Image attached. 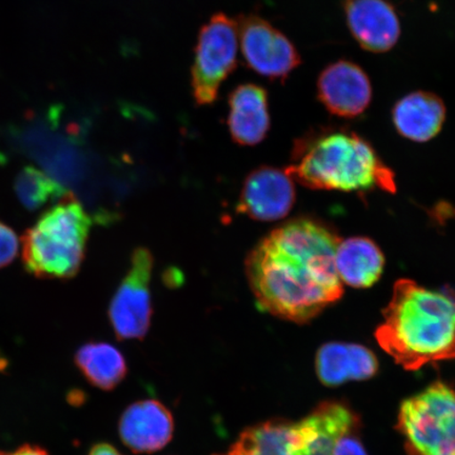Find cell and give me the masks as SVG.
<instances>
[{"label": "cell", "instance_id": "cell-1", "mask_svg": "<svg viewBox=\"0 0 455 455\" xmlns=\"http://www.w3.org/2000/svg\"><path fill=\"white\" fill-rule=\"evenodd\" d=\"M340 238L326 225L297 219L278 227L252 249L244 268L261 311L306 323L343 295L335 268Z\"/></svg>", "mask_w": 455, "mask_h": 455}, {"label": "cell", "instance_id": "cell-2", "mask_svg": "<svg viewBox=\"0 0 455 455\" xmlns=\"http://www.w3.org/2000/svg\"><path fill=\"white\" fill-rule=\"evenodd\" d=\"M375 332L378 343L406 370L455 357V297L396 282Z\"/></svg>", "mask_w": 455, "mask_h": 455}, {"label": "cell", "instance_id": "cell-3", "mask_svg": "<svg viewBox=\"0 0 455 455\" xmlns=\"http://www.w3.org/2000/svg\"><path fill=\"white\" fill-rule=\"evenodd\" d=\"M292 180L316 190L345 192L379 189L395 192V175L373 148L355 133L337 131L298 142Z\"/></svg>", "mask_w": 455, "mask_h": 455}, {"label": "cell", "instance_id": "cell-4", "mask_svg": "<svg viewBox=\"0 0 455 455\" xmlns=\"http://www.w3.org/2000/svg\"><path fill=\"white\" fill-rule=\"evenodd\" d=\"M92 218L72 195L41 215L21 238L27 272L37 278L69 280L84 263Z\"/></svg>", "mask_w": 455, "mask_h": 455}, {"label": "cell", "instance_id": "cell-5", "mask_svg": "<svg viewBox=\"0 0 455 455\" xmlns=\"http://www.w3.org/2000/svg\"><path fill=\"white\" fill-rule=\"evenodd\" d=\"M357 424L348 407L327 402L298 422L270 420L255 425L220 455H332L335 443L352 434Z\"/></svg>", "mask_w": 455, "mask_h": 455}, {"label": "cell", "instance_id": "cell-6", "mask_svg": "<svg viewBox=\"0 0 455 455\" xmlns=\"http://www.w3.org/2000/svg\"><path fill=\"white\" fill-rule=\"evenodd\" d=\"M397 429L409 455H455V389L437 382L402 403Z\"/></svg>", "mask_w": 455, "mask_h": 455}, {"label": "cell", "instance_id": "cell-7", "mask_svg": "<svg viewBox=\"0 0 455 455\" xmlns=\"http://www.w3.org/2000/svg\"><path fill=\"white\" fill-rule=\"evenodd\" d=\"M237 24L224 13H216L198 33L191 69L193 99L198 106H212L221 84L237 68Z\"/></svg>", "mask_w": 455, "mask_h": 455}, {"label": "cell", "instance_id": "cell-8", "mask_svg": "<svg viewBox=\"0 0 455 455\" xmlns=\"http://www.w3.org/2000/svg\"><path fill=\"white\" fill-rule=\"evenodd\" d=\"M153 264L149 250L136 249L127 275L111 299L110 323L119 339H140L149 331L153 312L150 290Z\"/></svg>", "mask_w": 455, "mask_h": 455}, {"label": "cell", "instance_id": "cell-9", "mask_svg": "<svg viewBox=\"0 0 455 455\" xmlns=\"http://www.w3.org/2000/svg\"><path fill=\"white\" fill-rule=\"evenodd\" d=\"M237 31L246 66L259 76L283 83L300 65L294 44L261 17L240 16Z\"/></svg>", "mask_w": 455, "mask_h": 455}, {"label": "cell", "instance_id": "cell-10", "mask_svg": "<svg viewBox=\"0 0 455 455\" xmlns=\"http://www.w3.org/2000/svg\"><path fill=\"white\" fill-rule=\"evenodd\" d=\"M295 188L286 170L255 169L244 180L237 212L259 221L282 220L291 212Z\"/></svg>", "mask_w": 455, "mask_h": 455}, {"label": "cell", "instance_id": "cell-11", "mask_svg": "<svg viewBox=\"0 0 455 455\" xmlns=\"http://www.w3.org/2000/svg\"><path fill=\"white\" fill-rule=\"evenodd\" d=\"M317 96L334 116L355 118L365 112L371 102L372 85L360 66L339 60L321 73Z\"/></svg>", "mask_w": 455, "mask_h": 455}, {"label": "cell", "instance_id": "cell-12", "mask_svg": "<svg viewBox=\"0 0 455 455\" xmlns=\"http://www.w3.org/2000/svg\"><path fill=\"white\" fill-rule=\"evenodd\" d=\"M345 12L352 36L369 52H388L401 36L400 20L386 0H345Z\"/></svg>", "mask_w": 455, "mask_h": 455}, {"label": "cell", "instance_id": "cell-13", "mask_svg": "<svg viewBox=\"0 0 455 455\" xmlns=\"http://www.w3.org/2000/svg\"><path fill=\"white\" fill-rule=\"evenodd\" d=\"M173 431L172 414L156 400L132 403L119 422L122 441L135 453L161 451L172 439Z\"/></svg>", "mask_w": 455, "mask_h": 455}, {"label": "cell", "instance_id": "cell-14", "mask_svg": "<svg viewBox=\"0 0 455 455\" xmlns=\"http://www.w3.org/2000/svg\"><path fill=\"white\" fill-rule=\"evenodd\" d=\"M228 128L241 146L260 144L270 130L268 93L255 84H242L231 91Z\"/></svg>", "mask_w": 455, "mask_h": 455}, {"label": "cell", "instance_id": "cell-15", "mask_svg": "<svg viewBox=\"0 0 455 455\" xmlns=\"http://www.w3.org/2000/svg\"><path fill=\"white\" fill-rule=\"evenodd\" d=\"M446 119V107L439 96L418 91L398 100L392 111L397 132L403 138L426 142L440 133Z\"/></svg>", "mask_w": 455, "mask_h": 455}, {"label": "cell", "instance_id": "cell-16", "mask_svg": "<svg viewBox=\"0 0 455 455\" xmlns=\"http://www.w3.org/2000/svg\"><path fill=\"white\" fill-rule=\"evenodd\" d=\"M377 357L366 347L330 343L321 347L316 355V372L323 384L334 387L348 380H363L377 373Z\"/></svg>", "mask_w": 455, "mask_h": 455}, {"label": "cell", "instance_id": "cell-17", "mask_svg": "<svg viewBox=\"0 0 455 455\" xmlns=\"http://www.w3.org/2000/svg\"><path fill=\"white\" fill-rule=\"evenodd\" d=\"M385 259L377 243L366 237H351L339 243L335 268L341 283L369 288L379 280Z\"/></svg>", "mask_w": 455, "mask_h": 455}, {"label": "cell", "instance_id": "cell-18", "mask_svg": "<svg viewBox=\"0 0 455 455\" xmlns=\"http://www.w3.org/2000/svg\"><path fill=\"white\" fill-rule=\"evenodd\" d=\"M76 361L85 379L100 389L112 390L126 378V360L110 344H85L77 351Z\"/></svg>", "mask_w": 455, "mask_h": 455}, {"label": "cell", "instance_id": "cell-19", "mask_svg": "<svg viewBox=\"0 0 455 455\" xmlns=\"http://www.w3.org/2000/svg\"><path fill=\"white\" fill-rule=\"evenodd\" d=\"M14 188L17 198L28 212H37L68 195L64 187L34 166H26L20 171Z\"/></svg>", "mask_w": 455, "mask_h": 455}, {"label": "cell", "instance_id": "cell-20", "mask_svg": "<svg viewBox=\"0 0 455 455\" xmlns=\"http://www.w3.org/2000/svg\"><path fill=\"white\" fill-rule=\"evenodd\" d=\"M20 240L12 228L0 221V269L9 266L20 252Z\"/></svg>", "mask_w": 455, "mask_h": 455}, {"label": "cell", "instance_id": "cell-21", "mask_svg": "<svg viewBox=\"0 0 455 455\" xmlns=\"http://www.w3.org/2000/svg\"><path fill=\"white\" fill-rule=\"evenodd\" d=\"M332 455H367L362 443L352 434L346 435L335 443Z\"/></svg>", "mask_w": 455, "mask_h": 455}, {"label": "cell", "instance_id": "cell-22", "mask_svg": "<svg viewBox=\"0 0 455 455\" xmlns=\"http://www.w3.org/2000/svg\"><path fill=\"white\" fill-rule=\"evenodd\" d=\"M0 455H48V453L42 448L26 445L14 451H0Z\"/></svg>", "mask_w": 455, "mask_h": 455}, {"label": "cell", "instance_id": "cell-23", "mask_svg": "<svg viewBox=\"0 0 455 455\" xmlns=\"http://www.w3.org/2000/svg\"><path fill=\"white\" fill-rule=\"evenodd\" d=\"M89 455H123L121 452L116 451L112 445L109 443H99V445L94 446L91 449Z\"/></svg>", "mask_w": 455, "mask_h": 455}]
</instances>
